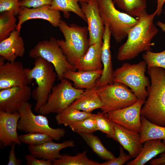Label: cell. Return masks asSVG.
<instances>
[{"instance_id":"484cf974","label":"cell","mask_w":165,"mask_h":165,"mask_svg":"<svg viewBox=\"0 0 165 165\" xmlns=\"http://www.w3.org/2000/svg\"><path fill=\"white\" fill-rule=\"evenodd\" d=\"M94 114L79 110L70 105L63 111L57 114L55 119L58 125L69 127Z\"/></svg>"},{"instance_id":"7402d4cb","label":"cell","mask_w":165,"mask_h":165,"mask_svg":"<svg viewBox=\"0 0 165 165\" xmlns=\"http://www.w3.org/2000/svg\"><path fill=\"white\" fill-rule=\"evenodd\" d=\"M102 73V69L92 71L69 70L64 74V78L72 81L75 88L86 90L96 85L97 81Z\"/></svg>"},{"instance_id":"7c38bea8","label":"cell","mask_w":165,"mask_h":165,"mask_svg":"<svg viewBox=\"0 0 165 165\" xmlns=\"http://www.w3.org/2000/svg\"><path fill=\"white\" fill-rule=\"evenodd\" d=\"M79 3L88 24L90 46L103 42L105 25L100 15L97 0Z\"/></svg>"},{"instance_id":"8fae6325","label":"cell","mask_w":165,"mask_h":165,"mask_svg":"<svg viewBox=\"0 0 165 165\" xmlns=\"http://www.w3.org/2000/svg\"><path fill=\"white\" fill-rule=\"evenodd\" d=\"M4 60L2 57L0 58V90L25 86L31 82L29 77L30 69L24 68L20 61L5 63Z\"/></svg>"},{"instance_id":"b9f144b4","label":"cell","mask_w":165,"mask_h":165,"mask_svg":"<svg viewBox=\"0 0 165 165\" xmlns=\"http://www.w3.org/2000/svg\"><path fill=\"white\" fill-rule=\"evenodd\" d=\"M157 5L156 10V15L160 16L162 13L163 6L165 2V0H157Z\"/></svg>"},{"instance_id":"d6a6232c","label":"cell","mask_w":165,"mask_h":165,"mask_svg":"<svg viewBox=\"0 0 165 165\" xmlns=\"http://www.w3.org/2000/svg\"><path fill=\"white\" fill-rule=\"evenodd\" d=\"M142 58L147 66V69L153 67H160L165 69V50L158 53L145 51Z\"/></svg>"},{"instance_id":"1f68e13d","label":"cell","mask_w":165,"mask_h":165,"mask_svg":"<svg viewBox=\"0 0 165 165\" xmlns=\"http://www.w3.org/2000/svg\"><path fill=\"white\" fill-rule=\"evenodd\" d=\"M97 130L105 133L107 138L116 141L114 123L108 117L107 113L98 112L94 116Z\"/></svg>"},{"instance_id":"2e32d148","label":"cell","mask_w":165,"mask_h":165,"mask_svg":"<svg viewBox=\"0 0 165 165\" xmlns=\"http://www.w3.org/2000/svg\"><path fill=\"white\" fill-rule=\"evenodd\" d=\"M20 118L18 112L10 113L0 111V141L2 146H10L13 143L20 145L17 132Z\"/></svg>"},{"instance_id":"4fadbf2b","label":"cell","mask_w":165,"mask_h":165,"mask_svg":"<svg viewBox=\"0 0 165 165\" xmlns=\"http://www.w3.org/2000/svg\"><path fill=\"white\" fill-rule=\"evenodd\" d=\"M145 101V100L138 99L130 106L107 113L113 123L140 133L141 126V111Z\"/></svg>"},{"instance_id":"d4e9b609","label":"cell","mask_w":165,"mask_h":165,"mask_svg":"<svg viewBox=\"0 0 165 165\" xmlns=\"http://www.w3.org/2000/svg\"><path fill=\"white\" fill-rule=\"evenodd\" d=\"M141 119L140 143L142 144L149 140L159 139L165 144V127L155 124L142 116Z\"/></svg>"},{"instance_id":"7bdbcfd3","label":"cell","mask_w":165,"mask_h":165,"mask_svg":"<svg viewBox=\"0 0 165 165\" xmlns=\"http://www.w3.org/2000/svg\"><path fill=\"white\" fill-rule=\"evenodd\" d=\"M156 24L161 29L162 31L165 32V23L160 21H158Z\"/></svg>"},{"instance_id":"9a60e30c","label":"cell","mask_w":165,"mask_h":165,"mask_svg":"<svg viewBox=\"0 0 165 165\" xmlns=\"http://www.w3.org/2000/svg\"><path fill=\"white\" fill-rule=\"evenodd\" d=\"M50 5L32 8L21 7L18 14V22L15 30L20 32L22 25L25 22L30 19H36L46 20L53 26L59 27L61 20L60 12L51 9Z\"/></svg>"},{"instance_id":"83f0119b","label":"cell","mask_w":165,"mask_h":165,"mask_svg":"<svg viewBox=\"0 0 165 165\" xmlns=\"http://www.w3.org/2000/svg\"><path fill=\"white\" fill-rule=\"evenodd\" d=\"M88 145L102 159L108 160L116 157L103 145L99 138L93 133H81L78 134Z\"/></svg>"},{"instance_id":"836d02e7","label":"cell","mask_w":165,"mask_h":165,"mask_svg":"<svg viewBox=\"0 0 165 165\" xmlns=\"http://www.w3.org/2000/svg\"><path fill=\"white\" fill-rule=\"evenodd\" d=\"M19 138L21 143L30 146L39 145L53 140L49 135L39 132L29 133L20 135Z\"/></svg>"},{"instance_id":"9c48e42d","label":"cell","mask_w":165,"mask_h":165,"mask_svg":"<svg viewBox=\"0 0 165 165\" xmlns=\"http://www.w3.org/2000/svg\"><path fill=\"white\" fill-rule=\"evenodd\" d=\"M97 93L103 103L101 110L105 113L128 107L138 99L127 86L118 82L98 89Z\"/></svg>"},{"instance_id":"d6986e66","label":"cell","mask_w":165,"mask_h":165,"mask_svg":"<svg viewBox=\"0 0 165 165\" xmlns=\"http://www.w3.org/2000/svg\"><path fill=\"white\" fill-rule=\"evenodd\" d=\"M20 33L15 30L8 37L0 42V55L8 61H14L18 57L24 55V45Z\"/></svg>"},{"instance_id":"6da1fadb","label":"cell","mask_w":165,"mask_h":165,"mask_svg":"<svg viewBox=\"0 0 165 165\" xmlns=\"http://www.w3.org/2000/svg\"><path fill=\"white\" fill-rule=\"evenodd\" d=\"M156 12L148 14L146 12L138 17V23L130 31L127 39L119 48L117 58L124 61L135 58L144 51H150L155 43L152 39L159 30L154 23Z\"/></svg>"},{"instance_id":"8992f818","label":"cell","mask_w":165,"mask_h":165,"mask_svg":"<svg viewBox=\"0 0 165 165\" xmlns=\"http://www.w3.org/2000/svg\"><path fill=\"white\" fill-rule=\"evenodd\" d=\"M147 64L144 61L137 64L125 63L114 71V82L123 83L129 87L138 99H146L148 96L146 87L150 84L145 76Z\"/></svg>"},{"instance_id":"e575fe53","label":"cell","mask_w":165,"mask_h":165,"mask_svg":"<svg viewBox=\"0 0 165 165\" xmlns=\"http://www.w3.org/2000/svg\"><path fill=\"white\" fill-rule=\"evenodd\" d=\"M95 115L78 122L69 127L73 131L78 134L93 133L97 130Z\"/></svg>"},{"instance_id":"4dcf8cb0","label":"cell","mask_w":165,"mask_h":165,"mask_svg":"<svg viewBox=\"0 0 165 165\" xmlns=\"http://www.w3.org/2000/svg\"><path fill=\"white\" fill-rule=\"evenodd\" d=\"M13 12L6 11L0 15V42L8 37L16 27V19Z\"/></svg>"},{"instance_id":"44dd1931","label":"cell","mask_w":165,"mask_h":165,"mask_svg":"<svg viewBox=\"0 0 165 165\" xmlns=\"http://www.w3.org/2000/svg\"><path fill=\"white\" fill-rule=\"evenodd\" d=\"M103 42L90 46L86 53L74 65L78 71H92L102 69L101 54Z\"/></svg>"},{"instance_id":"7a4b0ae2","label":"cell","mask_w":165,"mask_h":165,"mask_svg":"<svg viewBox=\"0 0 165 165\" xmlns=\"http://www.w3.org/2000/svg\"><path fill=\"white\" fill-rule=\"evenodd\" d=\"M151 79L147 87L148 94L141 111V116L151 122L165 127V69L153 67L148 70Z\"/></svg>"},{"instance_id":"ffe728a7","label":"cell","mask_w":165,"mask_h":165,"mask_svg":"<svg viewBox=\"0 0 165 165\" xmlns=\"http://www.w3.org/2000/svg\"><path fill=\"white\" fill-rule=\"evenodd\" d=\"M52 141L38 145H29L28 150L31 154L37 158L53 161L61 157V150L75 146L72 141H66L61 143H55Z\"/></svg>"},{"instance_id":"60d3db41","label":"cell","mask_w":165,"mask_h":165,"mask_svg":"<svg viewBox=\"0 0 165 165\" xmlns=\"http://www.w3.org/2000/svg\"><path fill=\"white\" fill-rule=\"evenodd\" d=\"M150 164L152 165H159L165 164V152L160 154L159 158L153 159Z\"/></svg>"},{"instance_id":"f546056e","label":"cell","mask_w":165,"mask_h":165,"mask_svg":"<svg viewBox=\"0 0 165 165\" xmlns=\"http://www.w3.org/2000/svg\"><path fill=\"white\" fill-rule=\"evenodd\" d=\"M87 152L79 153L75 156L67 154L52 161L53 165H100L97 162L90 160L86 156Z\"/></svg>"},{"instance_id":"74e56055","label":"cell","mask_w":165,"mask_h":165,"mask_svg":"<svg viewBox=\"0 0 165 165\" xmlns=\"http://www.w3.org/2000/svg\"><path fill=\"white\" fill-rule=\"evenodd\" d=\"M52 1V0H20V4L21 7L36 8L45 5H50Z\"/></svg>"},{"instance_id":"3957f363","label":"cell","mask_w":165,"mask_h":165,"mask_svg":"<svg viewBox=\"0 0 165 165\" xmlns=\"http://www.w3.org/2000/svg\"><path fill=\"white\" fill-rule=\"evenodd\" d=\"M59 27L64 40H57L68 62L74 66L78 60L87 52L90 46L87 27L75 24L68 25L61 20Z\"/></svg>"},{"instance_id":"ab89813d","label":"cell","mask_w":165,"mask_h":165,"mask_svg":"<svg viewBox=\"0 0 165 165\" xmlns=\"http://www.w3.org/2000/svg\"><path fill=\"white\" fill-rule=\"evenodd\" d=\"M16 144L13 143L11 145L8 165H20L22 163L21 160L17 159L16 156L15 151Z\"/></svg>"},{"instance_id":"4316f807","label":"cell","mask_w":165,"mask_h":165,"mask_svg":"<svg viewBox=\"0 0 165 165\" xmlns=\"http://www.w3.org/2000/svg\"><path fill=\"white\" fill-rule=\"evenodd\" d=\"M88 0H52L50 8L62 11L64 16L68 18L70 16L69 12H73L84 21L86 22V16L82 11L79 2H86Z\"/></svg>"},{"instance_id":"5b68a950","label":"cell","mask_w":165,"mask_h":165,"mask_svg":"<svg viewBox=\"0 0 165 165\" xmlns=\"http://www.w3.org/2000/svg\"><path fill=\"white\" fill-rule=\"evenodd\" d=\"M100 15L107 23L116 42H121L127 37L131 29L138 22V18L131 16L117 9L113 0H97Z\"/></svg>"},{"instance_id":"ac0fdd59","label":"cell","mask_w":165,"mask_h":165,"mask_svg":"<svg viewBox=\"0 0 165 165\" xmlns=\"http://www.w3.org/2000/svg\"><path fill=\"white\" fill-rule=\"evenodd\" d=\"M116 141L127 151L132 158L136 157L143 145L140 142V133L114 123Z\"/></svg>"},{"instance_id":"d590c367","label":"cell","mask_w":165,"mask_h":165,"mask_svg":"<svg viewBox=\"0 0 165 165\" xmlns=\"http://www.w3.org/2000/svg\"><path fill=\"white\" fill-rule=\"evenodd\" d=\"M20 0H0V12L6 11L14 12L18 15L20 9Z\"/></svg>"},{"instance_id":"ba28073f","label":"cell","mask_w":165,"mask_h":165,"mask_svg":"<svg viewBox=\"0 0 165 165\" xmlns=\"http://www.w3.org/2000/svg\"><path fill=\"white\" fill-rule=\"evenodd\" d=\"M84 90L75 88L70 80L63 78L53 87L46 103L38 113L45 116L51 113H59L71 105Z\"/></svg>"},{"instance_id":"f1b7e54d","label":"cell","mask_w":165,"mask_h":165,"mask_svg":"<svg viewBox=\"0 0 165 165\" xmlns=\"http://www.w3.org/2000/svg\"><path fill=\"white\" fill-rule=\"evenodd\" d=\"M118 7L125 13L134 17H138L146 12L147 0H113Z\"/></svg>"},{"instance_id":"e0dca14e","label":"cell","mask_w":165,"mask_h":165,"mask_svg":"<svg viewBox=\"0 0 165 165\" xmlns=\"http://www.w3.org/2000/svg\"><path fill=\"white\" fill-rule=\"evenodd\" d=\"M103 37L101 59L103 65L102 73L97 80L96 86L98 89L114 83V72L110 50L111 31L107 23L105 24Z\"/></svg>"},{"instance_id":"8d00e7d4","label":"cell","mask_w":165,"mask_h":165,"mask_svg":"<svg viewBox=\"0 0 165 165\" xmlns=\"http://www.w3.org/2000/svg\"><path fill=\"white\" fill-rule=\"evenodd\" d=\"M132 157L130 155L124 152L123 148L121 146L119 147V155L117 158L107 160L100 163V165H122L130 160Z\"/></svg>"},{"instance_id":"52a82bcc","label":"cell","mask_w":165,"mask_h":165,"mask_svg":"<svg viewBox=\"0 0 165 165\" xmlns=\"http://www.w3.org/2000/svg\"><path fill=\"white\" fill-rule=\"evenodd\" d=\"M29 57L34 59L41 57L51 63L57 73L58 79L64 78V75L69 70L76 71L74 66L68 61L55 38L39 42L29 52Z\"/></svg>"},{"instance_id":"603a6c76","label":"cell","mask_w":165,"mask_h":165,"mask_svg":"<svg viewBox=\"0 0 165 165\" xmlns=\"http://www.w3.org/2000/svg\"><path fill=\"white\" fill-rule=\"evenodd\" d=\"M165 152V144L159 139H152L144 142L143 148L137 156L126 165H143L159 154Z\"/></svg>"},{"instance_id":"5bb4252c","label":"cell","mask_w":165,"mask_h":165,"mask_svg":"<svg viewBox=\"0 0 165 165\" xmlns=\"http://www.w3.org/2000/svg\"><path fill=\"white\" fill-rule=\"evenodd\" d=\"M32 92L28 85L0 90V111L10 113L18 112L28 102Z\"/></svg>"},{"instance_id":"277c9868","label":"cell","mask_w":165,"mask_h":165,"mask_svg":"<svg viewBox=\"0 0 165 165\" xmlns=\"http://www.w3.org/2000/svg\"><path fill=\"white\" fill-rule=\"evenodd\" d=\"M35 59L34 66L30 69L29 78L35 80L36 88L32 92V96L36 101L34 111L38 113L46 104L57 77L53 65L41 57Z\"/></svg>"},{"instance_id":"30bf717a","label":"cell","mask_w":165,"mask_h":165,"mask_svg":"<svg viewBox=\"0 0 165 165\" xmlns=\"http://www.w3.org/2000/svg\"><path fill=\"white\" fill-rule=\"evenodd\" d=\"M32 105L28 102L18 111L20 115L17 130L27 133L39 132L47 134L56 141L60 140L65 133L63 128L50 127L47 117L35 115L32 110Z\"/></svg>"},{"instance_id":"cb8c5ba5","label":"cell","mask_w":165,"mask_h":165,"mask_svg":"<svg viewBox=\"0 0 165 165\" xmlns=\"http://www.w3.org/2000/svg\"><path fill=\"white\" fill-rule=\"evenodd\" d=\"M96 86L85 90L71 105L79 110L88 113H92L96 109H101L103 103L98 94Z\"/></svg>"},{"instance_id":"f35d334b","label":"cell","mask_w":165,"mask_h":165,"mask_svg":"<svg viewBox=\"0 0 165 165\" xmlns=\"http://www.w3.org/2000/svg\"><path fill=\"white\" fill-rule=\"evenodd\" d=\"M25 159L28 165H51L52 161L37 158L30 153L26 155Z\"/></svg>"}]
</instances>
